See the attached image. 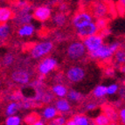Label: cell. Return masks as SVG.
<instances>
[{
  "mask_svg": "<svg viewBox=\"0 0 125 125\" xmlns=\"http://www.w3.org/2000/svg\"><path fill=\"white\" fill-rule=\"evenodd\" d=\"M86 48L83 42L74 41L69 45L67 49V56L70 61H76L83 58L86 53Z\"/></svg>",
  "mask_w": 125,
  "mask_h": 125,
  "instance_id": "obj_1",
  "label": "cell"
},
{
  "mask_svg": "<svg viewBox=\"0 0 125 125\" xmlns=\"http://www.w3.org/2000/svg\"><path fill=\"white\" fill-rule=\"evenodd\" d=\"M89 10L92 16L96 19L105 18L108 13H110V4L105 1H96L90 4Z\"/></svg>",
  "mask_w": 125,
  "mask_h": 125,
  "instance_id": "obj_2",
  "label": "cell"
},
{
  "mask_svg": "<svg viewBox=\"0 0 125 125\" xmlns=\"http://www.w3.org/2000/svg\"><path fill=\"white\" fill-rule=\"evenodd\" d=\"M53 45L52 42L46 41L41 42L39 44L35 45L31 49V56L33 59H40L43 56L46 55L47 53L52 51Z\"/></svg>",
  "mask_w": 125,
  "mask_h": 125,
  "instance_id": "obj_3",
  "label": "cell"
},
{
  "mask_svg": "<svg viewBox=\"0 0 125 125\" xmlns=\"http://www.w3.org/2000/svg\"><path fill=\"white\" fill-rule=\"evenodd\" d=\"M83 43L88 51H89V52L94 51L97 48L100 47L101 46H102V44H103L102 36L99 33L91 35L89 37L83 39Z\"/></svg>",
  "mask_w": 125,
  "mask_h": 125,
  "instance_id": "obj_4",
  "label": "cell"
},
{
  "mask_svg": "<svg viewBox=\"0 0 125 125\" xmlns=\"http://www.w3.org/2000/svg\"><path fill=\"white\" fill-rule=\"evenodd\" d=\"M113 54L114 52L111 51L109 46H107V45H102L96 50L89 52V56L92 59H100L102 61L110 59Z\"/></svg>",
  "mask_w": 125,
  "mask_h": 125,
  "instance_id": "obj_5",
  "label": "cell"
},
{
  "mask_svg": "<svg viewBox=\"0 0 125 125\" xmlns=\"http://www.w3.org/2000/svg\"><path fill=\"white\" fill-rule=\"evenodd\" d=\"M86 72L81 67H72L67 71V78L69 81L76 83L80 82L84 79Z\"/></svg>",
  "mask_w": 125,
  "mask_h": 125,
  "instance_id": "obj_6",
  "label": "cell"
},
{
  "mask_svg": "<svg viewBox=\"0 0 125 125\" xmlns=\"http://www.w3.org/2000/svg\"><path fill=\"white\" fill-rule=\"evenodd\" d=\"M92 20H93V18L91 13L87 11H80L74 15L72 23L75 28H79L92 22Z\"/></svg>",
  "mask_w": 125,
  "mask_h": 125,
  "instance_id": "obj_7",
  "label": "cell"
},
{
  "mask_svg": "<svg viewBox=\"0 0 125 125\" xmlns=\"http://www.w3.org/2000/svg\"><path fill=\"white\" fill-rule=\"evenodd\" d=\"M98 31L99 29L97 27V25L93 23V22H90V23L87 24V25H83V26L77 28L76 33L81 39H85L87 37H89L91 35L98 33Z\"/></svg>",
  "mask_w": 125,
  "mask_h": 125,
  "instance_id": "obj_8",
  "label": "cell"
},
{
  "mask_svg": "<svg viewBox=\"0 0 125 125\" xmlns=\"http://www.w3.org/2000/svg\"><path fill=\"white\" fill-rule=\"evenodd\" d=\"M57 66V61L55 59L52 58V57H47V58L44 59L41 62L39 65L38 70L39 73L41 75H46L48 73H50Z\"/></svg>",
  "mask_w": 125,
  "mask_h": 125,
  "instance_id": "obj_9",
  "label": "cell"
},
{
  "mask_svg": "<svg viewBox=\"0 0 125 125\" xmlns=\"http://www.w3.org/2000/svg\"><path fill=\"white\" fill-rule=\"evenodd\" d=\"M33 18L38 21L40 22H45L47 19H50L51 17V10L50 8H48L47 6H40L34 10L33 14H32Z\"/></svg>",
  "mask_w": 125,
  "mask_h": 125,
  "instance_id": "obj_10",
  "label": "cell"
},
{
  "mask_svg": "<svg viewBox=\"0 0 125 125\" xmlns=\"http://www.w3.org/2000/svg\"><path fill=\"white\" fill-rule=\"evenodd\" d=\"M11 80L15 81L16 83L25 85V84H27L29 82L30 75L26 71L19 69V70H16L11 73Z\"/></svg>",
  "mask_w": 125,
  "mask_h": 125,
  "instance_id": "obj_11",
  "label": "cell"
},
{
  "mask_svg": "<svg viewBox=\"0 0 125 125\" xmlns=\"http://www.w3.org/2000/svg\"><path fill=\"white\" fill-rule=\"evenodd\" d=\"M69 101L66 100V99L61 98L59 99L55 103V107H56L57 110L61 113H66L68 112L71 108V106L69 104Z\"/></svg>",
  "mask_w": 125,
  "mask_h": 125,
  "instance_id": "obj_12",
  "label": "cell"
},
{
  "mask_svg": "<svg viewBox=\"0 0 125 125\" xmlns=\"http://www.w3.org/2000/svg\"><path fill=\"white\" fill-rule=\"evenodd\" d=\"M34 32V27L29 24L23 25V26L20 27L18 31V34L20 37H29L31 36Z\"/></svg>",
  "mask_w": 125,
  "mask_h": 125,
  "instance_id": "obj_13",
  "label": "cell"
},
{
  "mask_svg": "<svg viewBox=\"0 0 125 125\" xmlns=\"http://www.w3.org/2000/svg\"><path fill=\"white\" fill-rule=\"evenodd\" d=\"M12 10L8 7H2L0 9V22L1 23H6L9 19L12 18Z\"/></svg>",
  "mask_w": 125,
  "mask_h": 125,
  "instance_id": "obj_14",
  "label": "cell"
},
{
  "mask_svg": "<svg viewBox=\"0 0 125 125\" xmlns=\"http://www.w3.org/2000/svg\"><path fill=\"white\" fill-rule=\"evenodd\" d=\"M58 115V110H57L56 107L49 106L46 107V108L44 109L43 113H42V115L44 117L46 120H51V119H53L54 117Z\"/></svg>",
  "mask_w": 125,
  "mask_h": 125,
  "instance_id": "obj_15",
  "label": "cell"
},
{
  "mask_svg": "<svg viewBox=\"0 0 125 125\" xmlns=\"http://www.w3.org/2000/svg\"><path fill=\"white\" fill-rule=\"evenodd\" d=\"M52 93H53L55 95H57L60 98H63L67 94V88L65 87L62 84H58V85H55L52 87Z\"/></svg>",
  "mask_w": 125,
  "mask_h": 125,
  "instance_id": "obj_16",
  "label": "cell"
},
{
  "mask_svg": "<svg viewBox=\"0 0 125 125\" xmlns=\"http://www.w3.org/2000/svg\"><path fill=\"white\" fill-rule=\"evenodd\" d=\"M33 18V16H31L28 13V11H24L21 10L20 14L18 17V22L19 24H22V25H25V24H29L31 21V19Z\"/></svg>",
  "mask_w": 125,
  "mask_h": 125,
  "instance_id": "obj_17",
  "label": "cell"
},
{
  "mask_svg": "<svg viewBox=\"0 0 125 125\" xmlns=\"http://www.w3.org/2000/svg\"><path fill=\"white\" fill-rule=\"evenodd\" d=\"M93 94L94 96L97 97V98H102L103 96H105L106 94H108L107 93V87H105L104 85H99L97 86L93 91Z\"/></svg>",
  "mask_w": 125,
  "mask_h": 125,
  "instance_id": "obj_18",
  "label": "cell"
},
{
  "mask_svg": "<svg viewBox=\"0 0 125 125\" xmlns=\"http://www.w3.org/2000/svg\"><path fill=\"white\" fill-rule=\"evenodd\" d=\"M115 61L119 65H123L125 64V50L123 49H118L116 52H115Z\"/></svg>",
  "mask_w": 125,
  "mask_h": 125,
  "instance_id": "obj_19",
  "label": "cell"
},
{
  "mask_svg": "<svg viewBox=\"0 0 125 125\" xmlns=\"http://www.w3.org/2000/svg\"><path fill=\"white\" fill-rule=\"evenodd\" d=\"M104 114L110 119V121H116L118 119V115L115 113V111L113 109L112 107L105 106L104 107Z\"/></svg>",
  "mask_w": 125,
  "mask_h": 125,
  "instance_id": "obj_20",
  "label": "cell"
},
{
  "mask_svg": "<svg viewBox=\"0 0 125 125\" xmlns=\"http://www.w3.org/2000/svg\"><path fill=\"white\" fill-rule=\"evenodd\" d=\"M40 119V116L36 113H30L29 115H27L25 117L24 121H25V123L27 124H35Z\"/></svg>",
  "mask_w": 125,
  "mask_h": 125,
  "instance_id": "obj_21",
  "label": "cell"
},
{
  "mask_svg": "<svg viewBox=\"0 0 125 125\" xmlns=\"http://www.w3.org/2000/svg\"><path fill=\"white\" fill-rule=\"evenodd\" d=\"M94 123L97 125H107L111 123V121L110 119L108 118L105 114H102V115H98V116L94 119Z\"/></svg>",
  "mask_w": 125,
  "mask_h": 125,
  "instance_id": "obj_22",
  "label": "cell"
},
{
  "mask_svg": "<svg viewBox=\"0 0 125 125\" xmlns=\"http://www.w3.org/2000/svg\"><path fill=\"white\" fill-rule=\"evenodd\" d=\"M74 121L75 125H88L89 120L83 115H76L72 118Z\"/></svg>",
  "mask_w": 125,
  "mask_h": 125,
  "instance_id": "obj_23",
  "label": "cell"
},
{
  "mask_svg": "<svg viewBox=\"0 0 125 125\" xmlns=\"http://www.w3.org/2000/svg\"><path fill=\"white\" fill-rule=\"evenodd\" d=\"M67 98L69 102H78V101L81 100V94L75 90H70V91L67 92Z\"/></svg>",
  "mask_w": 125,
  "mask_h": 125,
  "instance_id": "obj_24",
  "label": "cell"
},
{
  "mask_svg": "<svg viewBox=\"0 0 125 125\" xmlns=\"http://www.w3.org/2000/svg\"><path fill=\"white\" fill-rule=\"evenodd\" d=\"M10 33V26L5 23H1L0 25V38L1 40L6 39Z\"/></svg>",
  "mask_w": 125,
  "mask_h": 125,
  "instance_id": "obj_25",
  "label": "cell"
},
{
  "mask_svg": "<svg viewBox=\"0 0 125 125\" xmlns=\"http://www.w3.org/2000/svg\"><path fill=\"white\" fill-rule=\"evenodd\" d=\"M53 22L54 24L58 26H61L65 24L66 22V16L63 12L56 13L55 16L53 17Z\"/></svg>",
  "mask_w": 125,
  "mask_h": 125,
  "instance_id": "obj_26",
  "label": "cell"
},
{
  "mask_svg": "<svg viewBox=\"0 0 125 125\" xmlns=\"http://www.w3.org/2000/svg\"><path fill=\"white\" fill-rule=\"evenodd\" d=\"M19 109V104L16 102H10V104L6 107V110H5V115H13L15 113L17 112Z\"/></svg>",
  "mask_w": 125,
  "mask_h": 125,
  "instance_id": "obj_27",
  "label": "cell"
},
{
  "mask_svg": "<svg viewBox=\"0 0 125 125\" xmlns=\"http://www.w3.org/2000/svg\"><path fill=\"white\" fill-rule=\"evenodd\" d=\"M4 123L6 125H19L21 123V119L17 115H9Z\"/></svg>",
  "mask_w": 125,
  "mask_h": 125,
  "instance_id": "obj_28",
  "label": "cell"
},
{
  "mask_svg": "<svg viewBox=\"0 0 125 125\" xmlns=\"http://www.w3.org/2000/svg\"><path fill=\"white\" fill-rule=\"evenodd\" d=\"M13 61H14V56L11 53H7L4 55V59H3V65L9 67L12 64Z\"/></svg>",
  "mask_w": 125,
  "mask_h": 125,
  "instance_id": "obj_29",
  "label": "cell"
},
{
  "mask_svg": "<svg viewBox=\"0 0 125 125\" xmlns=\"http://www.w3.org/2000/svg\"><path fill=\"white\" fill-rule=\"evenodd\" d=\"M108 20L105 19V18H101V19H97V21H96V25H97V27H98L99 31L105 29V28L107 27V25H108Z\"/></svg>",
  "mask_w": 125,
  "mask_h": 125,
  "instance_id": "obj_30",
  "label": "cell"
},
{
  "mask_svg": "<svg viewBox=\"0 0 125 125\" xmlns=\"http://www.w3.org/2000/svg\"><path fill=\"white\" fill-rule=\"evenodd\" d=\"M119 89V86L117 84H111L107 87V93L108 94H115Z\"/></svg>",
  "mask_w": 125,
  "mask_h": 125,
  "instance_id": "obj_31",
  "label": "cell"
},
{
  "mask_svg": "<svg viewBox=\"0 0 125 125\" xmlns=\"http://www.w3.org/2000/svg\"><path fill=\"white\" fill-rule=\"evenodd\" d=\"M51 123H52V124H55V125H63V124H66L67 122H66V119L63 116H59V117H56V118L54 117Z\"/></svg>",
  "mask_w": 125,
  "mask_h": 125,
  "instance_id": "obj_32",
  "label": "cell"
},
{
  "mask_svg": "<svg viewBox=\"0 0 125 125\" xmlns=\"http://www.w3.org/2000/svg\"><path fill=\"white\" fill-rule=\"evenodd\" d=\"M109 47H110L111 51L115 53V52L119 49V47H120V44H119L118 42H114V43H112V44L109 46Z\"/></svg>",
  "mask_w": 125,
  "mask_h": 125,
  "instance_id": "obj_33",
  "label": "cell"
},
{
  "mask_svg": "<svg viewBox=\"0 0 125 125\" xmlns=\"http://www.w3.org/2000/svg\"><path fill=\"white\" fill-rule=\"evenodd\" d=\"M105 74L108 77H112L115 75V70L112 68V67H108V68L105 70Z\"/></svg>",
  "mask_w": 125,
  "mask_h": 125,
  "instance_id": "obj_34",
  "label": "cell"
},
{
  "mask_svg": "<svg viewBox=\"0 0 125 125\" xmlns=\"http://www.w3.org/2000/svg\"><path fill=\"white\" fill-rule=\"evenodd\" d=\"M119 117L121 119L122 123H124L125 124V108H123L120 110L119 112Z\"/></svg>",
  "mask_w": 125,
  "mask_h": 125,
  "instance_id": "obj_35",
  "label": "cell"
},
{
  "mask_svg": "<svg viewBox=\"0 0 125 125\" xmlns=\"http://www.w3.org/2000/svg\"><path fill=\"white\" fill-rule=\"evenodd\" d=\"M96 104H94V103H88L87 106H86V108L88 109V110H94V109H95L96 108Z\"/></svg>",
  "mask_w": 125,
  "mask_h": 125,
  "instance_id": "obj_36",
  "label": "cell"
},
{
  "mask_svg": "<svg viewBox=\"0 0 125 125\" xmlns=\"http://www.w3.org/2000/svg\"><path fill=\"white\" fill-rule=\"evenodd\" d=\"M66 9H67V4H62L61 6H60V10H61V11H63V10H65Z\"/></svg>",
  "mask_w": 125,
  "mask_h": 125,
  "instance_id": "obj_37",
  "label": "cell"
},
{
  "mask_svg": "<svg viewBox=\"0 0 125 125\" xmlns=\"http://www.w3.org/2000/svg\"><path fill=\"white\" fill-rule=\"evenodd\" d=\"M44 124H45V122H43L42 119H40V120H39L34 125H44Z\"/></svg>",
  "mask_w": 125,
  "mask_h": 125,
  "instance_id": "obj_38",
  "label": "cell"
},
{
  "mask_svg": "<svg viewBox=\"0 0 125 125\" xmlns=\"http://www.w3.org/2000/svg\"><path fill=\"white\" fill-rule=\"evenodd\" d=\"M120 70H121L122 73H123L125 74V64L122 65V67H120Z\"/></svg>",
  "mask_w": 125,
  "mask_h": 125,
  "instance_id": "obj_39",
  "label": "cell"
},
{
  "mask_svg": "<svg viewBox=\"0 0 125 125\" xmlns=\"http://www.w3.org/2000/svg\"><path fill=\"white\" fill-rule=\"evenodd\" d=\"M119 4H121L122 6L125 8V0H119Z\"/></svg>",
  "mask_w": 125,
  "mask_h": 125,
  "instance_id": "obj_40",
  "label": "cell"
},
{
  "mask_svg": "<svg viewBox=\"0 0 125 125\" xmlns=\"http://www.w3.org/2000/svg\"><path fill=\"white\" fill-rule=\"evenodd\" d=\"M123 86H124V87H125V80H124V81H123Z\"/></svg>",
  "mask_w": 125,
  "mask_h": 125,
  "instance_id": "obj_41",
  "label": "cell"
}]
</instances>
